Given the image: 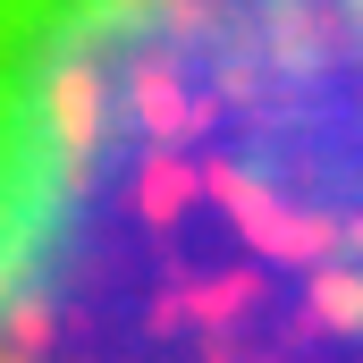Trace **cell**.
I'll list each match as a JSON object with an SVG mask.
<instances>
[{
    "label": "cell",
    "instance_id": "obj_1",
    "mask_svg": "<svg viewBox=\"0 0 363 363\" xmlns=\"http://www.w3.org/2000/svg\"><path fill=\"white\" fill-rule=\"evenodd\" d=\"M0 363H363V0H0Z\"/></svg>",
    "mask_w": 363,
    "mask_h": 363
}]
</instances>
